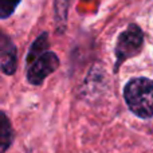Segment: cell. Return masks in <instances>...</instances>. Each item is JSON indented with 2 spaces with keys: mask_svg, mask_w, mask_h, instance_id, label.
I'll return each mask as SVG.
<instances>
[{
  "mask_svg": "<svg viewBox=\"0 0 153 153\" xmlns=\"http://www.w3.org/2000/svg\"><path fill=\"white\" fill-rule=\"evenodd\" d=\"M0 143H1V153H4L11 146L13 141V132L5 113H1V124H0Z\"/></svg>",
  "mask_w": 153,
  "mask_h": 153,
  "instance_id": "cell-5",
  "label": "cell"
},
{
  "mask_svg": "<svg viewBox=\"0 0 153 153\" xmlns=\"http://www.w3.org/2000/svg\"><path fill=\"white\" fill-rule=\"evenodd\" d=\"M126 105L140 118L153 117V81L134 78L128 82L124 90Z\"/></svg>",
  "mask_w": 153,
  "mask_h": 153,
  "instance_id": "cell-2",
  "label": "cell"
},
{
  "mask_svg": "<svg viewBox=\"0 0 153 153\" xmlns=\"http://www.w3.org/2000/svg\"><path fill=\"white\" fill-rule=\"evenodd\" d=\"M144 42L143 31L137 26L132 24L118 36L117 42V65L122 63L125 59L140 53Z\"/></svg>",
  "mask_w": 153,
  "mask_h": 153,
  "instance_id": "cell-3",
  "label": "cell"
},
{
  "mask_svg": "<svg viewBox=\"0 0 153 153\" xmlns=\"http://www.w3.org/2000/svg\"><path fill=\"white\" fill-rule=\"evenodd\" d=\"M1 71L11 75L16 70V48L13 43L3 34L1 36Z\"/></svg>",
  "mask_w": 153,
  "mask_h": 153,
  "instance_id": "cell-4",
  "label": "cell"
},
{
  "mask_svg": "<svg viewBox=\"0 0 153 153\" xmlns=\"http://www.w3.org/2000/svg\"><path fill=\"white\" fill-rule=\"evenodd\" d=\"M20 0H0V16L5 19L13 13L16 7L19 5Z\"/></svg>",
  "mask_w": 153,
  "mask_h": 153,
  "instance_id": "cell-6",
  "label": "cell"
},
{
  "mask_svg": "<svg viewBox=\"0 0 153 153\" xmlns=\"http://www.w3.org/2000/svg\"><path fill=\"white\" fill-rule=\"evenodd\" d=\"M46 48H47V35L43 34L35 40L27 58L28 62L27 79L31 85L43 83V81L59 66L58 56Z\"/></svg>",
  "mask_w": 153,
  "mask_h": 153,
  "instance_id": "cell-1",
  "label": "cell"
}]
</instances>
